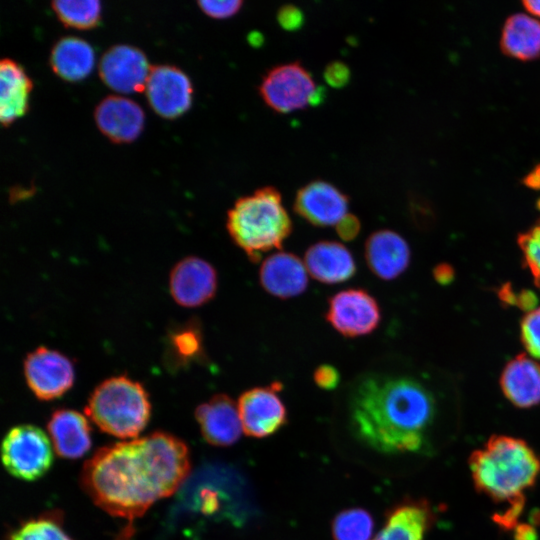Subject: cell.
<instances>
[{
	"label": "cell",
	"instance_id": "cell-1",
	"mask_svg": "<svg viewBox=\"0 0 540 540\" xmlns=\"http://www.w3.org/2000/svg\"><path fill=\"white\" fill-rule=\"evenodd\" d=\"M189 471L186 444L172 434L156 431L98 449L85 462L80 483L102 510L132 520L172 495Z\"/></svg>",
	"mask_w": 540,
	"mask_h": 540
},
{
	"label": "cell",
	"instance_id": "cell-2",
	"mask_svg": "<svg viewBox=\"0 0 540 540\" xmlns=\"http://www.w3.org/2000/svg\"><path fill=\"white\" fill-rule=\"evenodd\" d=\"M435 414L433 395L412 378L367 374L350 392L353 434L381 453L424 452Z\"/></svg>",
	"mask_w": 540,
	"mask_h": 540
},
{
	"label": "cell",
	"instance_id": "cell-3",
	"mask_svg": "<svg viewBox=\"0 0 540 540\" xmlns=\"http://www.w3.org/2000/svg\"><path fill=\"white\" fill-rule=\"evenodd\" d=\"M468 465L475 488L496 503H508L509 509L497 522L505 527L515 524L524 505L525 492L540 475V458L522 439L493 435L469 457Z\"/></svg>",
	"mask_w": 540,
	"mask_h": 540
},
{
	"label": "cell",
	"instance_id": "cell-4",
	"mask_svg": "<svg viewBox=\"0 0 540 540\" xmlns=\"http://www.w3.org/2000/svg\"><path fill=\"white\" fill-rule=\"evenodd\" d=\"M226 228L233 242L257 263L264 253L282 248L292 232V220L281 193L266 186L234 203L227 213Z\"/></svg>",
	"mask_w": 540,
	"mask_h": 540
},
{
	"label": "cell",
	"instance_id": "cell-5",
	"mask_svg": "<svg viewBox=\"0 0 540 540\" xmlns=\"http://www.w3.org/2000/svg\"><path fill=\"white\" fill-rule=\"evenodd\" d=\"M85 413L102 431L134 438L146 427L151 404L139 382L121 375L104 380L93 390Z\"/></svg>",
	"mask_w": 540,
	"mask_h": 540
},
{
	"label": "cell",
	"instance_id": "cell-6",
	"mask_svg": "<svg viewBox=\"0 0 540 540\" xmlns=\"http://www.w3.org/2000/svg\"><path fill=\"white\" fill-rule=\"evenodd\" d=\"M265 104L275 112L289 113L319 104L324 97L309 71L299 62L269 69L259 85Z\"/></svg>",
	"mask_w": 540,
	"mask_h": 540
},
{
	"label": "cell",
	"instance_id": "cell-7",
	"mask_svg": "<svg viewBox=\"0 0 540 540\" xmlns=\"http://www.w3.org/2000/svg\"><path fill=\"white\" fill-rule=\"evenodd\" d=\"M1 459L7 472L15 478L37 480L45 475L53 464L50 438L35 425L14 426L2 441Z\"/></svg>",
	"mask_w": 540,
	"mask_h": 540
},
{
	"label": "cell",
	"instance_id": "cell-8",
	"mask_svg": "<svg viewBox=\"0 0 540 540\" xmlns=\"http://www.w3.org/2000/svg\"><path fill=\"white\" fill-rule=\"evenodd\" d=\"M325 318L341 335L353 338L372 333L381 321V311L366 290L350 288L329 298Z\"/></svg>",
	"mask_w": 540,
	"mask_h": 540
},
{
	"label": "cell",
	"instance_id": "cell-9",
	"mask_svg": "<svg viewBox=\"0 0 540 540\" xmlns=\"http://www.w3.org/2000/svg\"><path fill=\"white\" fill-rule=\"evenodd\" d=\"M25 380L38 399L52 400L65 394L74 383L71 360L57 350L38 347L24 360Z\"/></svg>",
	"mask_w": 540,
	"mask_h": 540
},
{
	"label": "cell",
	"instance_id": "cell-10",
	"mask_svg": "<svg viewBox=\"0 0 540 540\" xmlns=\"http://www.w3.org/2000/svg\"><path fill=\"white\" fill-rule=\"evenodd\" d=\"M281 383L254 387L241 394L238 410L243 431L254 438H264L277 432L287 422L286 407L278 392Z\"/></svg>",
	"mask_w": 540,
	"mask_h": 540
},
{
	"label": "cell",
	"instance_id": "cell-11",
	"mask_svg": "<svg viewBox=\"0 0 540 540\" xmlns=\"http://www.w3.org/2000/svg\"><path fill=\"white\" fill-rule=\"evenodd\" d=\"M145 93L153 111L165 119H174L191 106L193 87L189 77L173 65L151 66Z\"/></svg>",
	"mask_w": 540,
	"mask_h": 540
},
{
	"label": "cell",
	"instance_id": "cell-12",
	"mask_svg": "<svg viewBox=\"0 0 540 540\" xmlns=\"http://www.w3.org/2000/svg\"><path fill=\"white\" fill-rule=\"evenodd\" d=\"M151 66L145 54L130 45L110 47L99 61V75L110 89L123 94L145 91Z\"/></svg>",
	"mask_w": 540,
	"mask_h": 540
},
{
	"label": "cell",
	"instance_id": "cell-13",
	"mask_svg": "<svg viewBox=\"0 0 540 540\" xmlns=\"http://www.w3.org/2000/svg\"><path fill=\"white\" fill-rule=\"evenodd\" d=\"M217 283V272L210 263L189 256L172 268L169 291L177 304L193 308L209 302L215 296Z\"/></svg>",
	"mask_w": 540,
	"mask_h": 540
},
{
	"label": "cell",
	"instance_id": "cell-14",
	"mask_svg": "<svg viewBox=\"0 0 540 540\" xmlns=\"http://www.w3.org/2000/svg\"><path fill=\"white\" fill-rule=\"evenodd\" d=\"M348 196L336 186L314 180L301 187L295 197L294 211L314 226L336 225L347 215Z\"/></svg>",
	"mask_w": 540,
	"mask_h": 540
},
{
	"label": "cell",
	"instance_id": "cell-15",
	"mask_svg": "<svg viewBox=\"0 0 540 540\" xmlns=\"http://www.w3.org/2000/svg\"><path fill=\"white\" fill-rule=\"evenodd\" d=\"M98 129L114 143H129L142 132L145 115L133 100L118 95L102 99L95 108Z\"/></svg>",
	"mask_w": 540,
	"mask_h": 540
},
{
	"label": "cell",
	"instance_id": "cell-16",
	"mask_svg": "<svg viewBox=\"0 0 540 540\" xmlns=\"http://www.w3.org/2000/svg\"><path fill=\"white\" fill-rule=\"evenodd\" d=\"M195 418L203 438L214 446H230L243 431L238 405L226 394H216L199 405Z\"/></svg>",
	"mask_w": 540,
	"mask_h": 540
},
{
	"label": "cell",
	"instance_id": "cell-17",
	"mask_svg": "<svg viewBox=\"0 0 540 540\" xmlns=\"http://www.w3.org/2000/svg\"><path fill=\"white\" fill-rule=\"evenodd\" d=\"M364 256L371 272L382 280H393L409 266L411 252L406 240L397 232L382 229L367 238Z\"/></svg>",
	"mask_w": 540,
	"mask_h": 540
},
{
	"label": "cell",
	"instance_id": "cell-18",
	"mask_svg": "<svg viewBox=\"0 0 540 540\" xmlns=\"http://www.w3.org/2000/svg\"><path fill=\"white\" fill-rule=\"evenodd\" d=\"M259 281L270 295L288 299L302 294L308 286V272L301 259L279 251L265 258L259 269Z\"/></svg>",
	"mask_w": 540,
	"mask_h": 540
},
{
	"label": "cell",
	"instance_id": "cell-19",
	"mask_svg": "<svg viewBox=\"0 0 540 540\" xmlns=\"http://www.w3.org/2000/svg\"><path fill=\"white\" fill-rule=\"evenodd\" d=\"M505 398L527 409L540 403V360L518 354L503 368L499 379Z\"/></svg>",
	"mask_w": 540,
	"mask_h": 540
},
{
	"label": "cell",
	"instance_id": "cell-20",
	"mask_svg": "<svg viewBox=\"0 0 540 540\" xmlns=\"http://www.w3.org/2000/svg\"><path fill=\"white\" fill-rule=\"evenodd\" d=\"M304 264L310 276L326 284L347 281L356 273L352 253L335 241H319L311 245L305 252Z\"/></svg>",
	"mask_w": 540,
	"mask_h": 540
},
{
	"label": "cell",
	"instance_id": "cell-21",
	"mask_svg": "<svg viewBox=\"0 0 540 540\" xmlns=\"http://www.w3.org/2000/svg\"><path fill=\"white\" fill-rule=\"evenodd\" d=\"M47 429L60 457L77 459L91 448L90 424L84 415L75 410H55L48 420Z\"/></svg>",
	"mask_w": 540,
	"mask_h": 540
},
{
	"label": "cell",
	"instance_id": "cell-22",
	"mask_svg": "<svg viewBox=\"0 0 540 540\" xmlns=\"http://www.w3.org/2000/svg\"><path fill=\"white\" fill-rule=\"evenodd\" d=\"M33 88L24 68L10 58L0 62V121L4 127L26 114Z\"/></svg>",
	"mask_w": 540,
	"mask_h": 540
},
{
	"label": "cell",
	"instance_id": "cell-23",
	"mask_svg": "<svg viewBox=\"0 0 540 540\" xmlns=\"http://www.w3.org/2000/svg\"><path fill=\"white\" fill-rule=\"evenodd\" d=\"M433 513L424 500H408L394 507L373 540H424Z\"/></svg>",
	"mask_w": 540,
	"mask_h": 540
},
{
	"label": "cell",
	"instance_id": "cell-24",
	"mask_svg": "<svg viewBox=\"0 0 540 540\" xmlns=\"http://www.w3.org/2000/svg\"><path fill=\"white\" fill-rule=\"evenodd\" d=\"M50 66L63 80L76 82L85 79L93 70L95 54L84 39L67 36L59 39L51 49Z\"/></svg>",
	"mask_w": 540,
	"mask_h": 540
},
{
	"label": "cell",
	"instance_id": "cell-25",
	"mask_svg": "<svg viewBox=\"0 0 540 540\" xmlns=\"http://www.w3.org/2000/svg\"><path fill=\"white\" fill-rule=\"evenodd\" d=\"M503 53L522 61L540 57V21L528 14L516 13L505 21L500 38Z\"/></svg>",
	"mask_w": 540,
	"mask_h": 540
},
{
	"label": "cell",
	"instance_id": "cell-26",
	"mask_svg": "<svg viewBox=\"0 0 540 540\" xmlns=\"http://www.w3.org/2000/svg\"><path fill=\"white\" fill-rule=\"evenodd\" d=\"M9 540H73L65 531L62 514L58 511L45 512L20 524Z\"/></svg>",
	"mask_w": 540,
	"mask_h": 540
},
{
	"label": "cell",
	"instance_id": "cell-27",
	"mask_svg": "<svg viewBox=\"0 0 540 540\" xmlns=\"http://www.w3.org/2000/svg\"><path fill=\"white\" fill-rule=\"evenodd\" d=\"M51 5L66 27L91 29L101 18V3L98 0H57Z\"/></svg>",
	"mask_w": 540,
	"mask_h": 540
},
{
	"label": "cell",
	"instance_id": "cell-28",
	"mask_svg": "<svg viewBox=\"0 0 540 540\" xmlns=\"http://www.w3.org/2000/svg\"><path fill=\"white\" fill-rule=\"evenodd\" d=\"M373 530V518L362 508L341 511L332 522V534L335 540H373Z\"/></svg>",
	"mask_w": 540,
	"mask_h": 540
},
{
	"label": "cell",
	"instance_id": "cell-29",
	"mask_svg": "<svg viewBox=\"0 0 540 540\" xmlns=\"http://www.w3.org/2000/svg\"><path fill=\"white\" fill-rule=\"evenodd\" d=\"M169 343L176 360L181 363L199 359L203 354L201 330L194 323L176 329L170 335Z\"/></svg>",
	"mask_w": 540,
	"mask_h": 540
},
{
	"label": "cell",
	"instance_id": "cell-30",
	"mask_svg": "<svg viewBox=\"0 0 540 540\" xmlns=\"http://www.w3.org/2000/svg\"><path fill=\"white\" fill-rule=\"evenodd\" d=\"M538 208L540 210V200ZM517 243L524 265L531 273L535 285L540 289V220L527 231L519 234Z\"/></svg>",
	"mask_w": 540,
	"mask_h": 540
},
{
	"label": "cell",
	"instance_id": "cell-31",
	"mask_svg": "<svg viewBox=\"0 0 540 540\" xmlns=\"http://www.w3.org/2000/svg\"><path fill=\"white\" fill-rule=\"evenodd\" d=\"M520 340L527 353L540 360V307L527 312L522 317Z\"/></svg>",
	"mask_w": 540,
	"mask_h": 540
},
{
	"label": "cell",
	"instance_id": "cell-32",
	"mask_svg": "<svg viewBox=\"0 0 540 540\" xmlns=\"http://www.w3.org/2000/svg\"><path fill=\"white\" fill-rule=\"evenodd\" d=\"M498 297L502 303L517 306L526 312L535 309L538 303L536 294L533 291L523 289L516 292L509 283L499 288Z\"/></svg>",
	"mask_w": 540,
	"mask_h": 540
},
{
	"label": "cell",
	"instance_id": "cell-33",
	"mask_svg": "<svg viewBox=\"0 0 540 540\" xmlns=\"http://www.w3.org/2000/svg\"><path fill=\"white\" fill-rule=\"evenodd\" d=\"M197 4L200 9L209 17L215 19H225L238 13L243 5V2L241 0H202L198 1Z\"/></svg>",
	"mask_w": 540,
	"mask_h": 540
},
{
	"label": "cell",
	"instance_id": "cell-34",
	"mask_svg": "<svg viewBox=\"0 0 540 540\" xmlns=\"http://www.w3.org/2000/svg\"><path fill=\"white\" fill-rule=\"evenodd\" d=\"M349 67L341 61L330 62L324 70L325 81L334 88L344 87L350 80Z\"/></svg>",
	"mask_w": 540,
	"mask_h": 540
},
{
	"label": "cell",
	"instance_id": "cell-35",
	"mask_svg": "<svg viewBox=\"0 0 540 540\" xmlns=\"http://www.w3.org/2000/svg\"><path fill=\"white\" fill-rule=\"evenodd\" d=\"M277 20L285 30L295 31L303 25L304 16L298 7L287 4L278 10Z\"/></svg>",
	"mask_w": 540,
	"mask_h": 540
},
{
	"label": "cell",
	"instance_id": "cell-36",
	"mask_svg": "<svg viewBox=\"0 0 540 540\" xmlns=\"http://www.w3.org/2000/svg\"><path fill=\"white\" fill-rule=\"evenodd\" d=\"M313 380L321 389L332 390L338 386L340 374L334 366L322 364L315 369Z\"/></svg>",
	"mask_w": 540,
	"mask_h": 540
},
{
	"label": "cell",
	"instance_id": "cell-37",
	"mask_svg": "<svg viewBox=\"0 0 540 540\" xmlns=\"http://www.w3.org/2000/svg\"><path fill=\"white\" fill-rule=\"evenodd\" d=\"M335 228L342 240L351 241L358 236L361 224L355 215L347 214L335 225Z\"/></svg>",
	"mask_w": 540,
	"mask_h": 540
},
{
	"label": "cell",
	"instance_id": "cell-38",
	"mask_svg": "<svg viewBox=\"0 0 540 540\" xmlns=\"http://www.w3.org/2000/svg\"><path fill=\"white\" fill-rule=\"evenodd\" d=\"M433 275L440 284H448L454 278V270L447 264H440L434 268Z\"/></svg>",
	"mask_w": 540,
	"mask_h": 540
},
{
	"label": "cell",
	"instance_id": "cell-39",
	"mask_svg": "<svg viewBox=\"0 0 540 540\" xmlns=\"http://www.w3.org/2000/svg\"><path fill=\"white\" fill-rule=\"evenodd\" d=\"M522 4L530 14L540 18V1H523Z\"/></svg>",
	"mask_w": 540,
	"mask_h": 540
}]
</instances>
